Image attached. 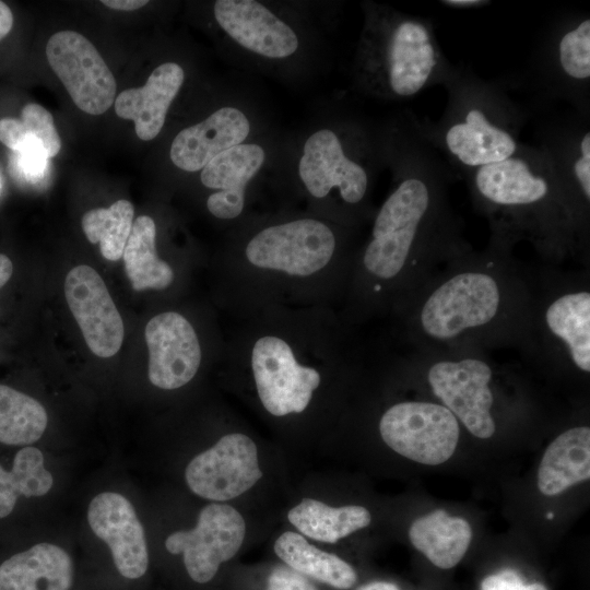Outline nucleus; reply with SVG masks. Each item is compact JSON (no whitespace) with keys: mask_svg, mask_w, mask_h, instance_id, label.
I'll list each match as a JSON object with an SVG mask.
<instances>
[{"mask_svg":"<svg viewBox=\"0 0 590 590\" xmlns=\"http://www.w3.org/2000/svg\"><path fill=\"white\" fill-rule=\"evenodd\" d=\"M439 3L450 9L471 10L491 5L492 2L488 0H442Z\"/></svg>","mask_w":590,"mask_h":590,"instance_id":"e433bc0d","label":"nucleus"},{"mask_svg":"<svg viewBox=\"0 0 590 590\" xmlns=\"http://www.w3.org/2000/svg\"><path fill=\"white\" fill-rule=\"evenodd\" d=\"M260 142L246 141L215 156L200 172V181L210 190L205 209L215 220L232 227L250 215L252 186L267 163Z\"/></svg>","mask_w":590,"mask_h":590,"instance_id":"a211bd4d","label":"nucleus"},{"mask_svg":"<svg viewBox=\"0 0 590 590\" xmlns=\"http://www.w3.org/2000/svg\"><path fill=\"white\" fill-rule=\"evenodd\" d=\"M526 590H547L545 586L539 582L527 585Z\"/></svg>","mask_w":590,"mask_h":590,"instance_id":"79ce46f5","label":"nucleus"},{"mask_svg":"<svg viewBox=\"0 0 590 590\" xmlns=\"http://www.w3.org/2000/svg\"><path fill=\"white\" fill-rule=\"evenodd\" d=\"M531 349L527 359L588 377L590 269L532 268Z\"/></svg>","mask_w":590,"mask_h":590,"instance_id":"1a4fd4ad","label":"nucleus"},{"mask_svg":"<svg viewBox=\"0 0 590 590\" xmlns=\"http://www.w3.org/2000/svg\"><path fill=\"white\" fill-rule=\"evenodd\" d=\"M362 9L364 24L353 64L361 92L400 102L447 82L455 64L442 52L429 19L370 1Z\"/></svg>","mask_w":590,"mask_h":590,"instance_id":"6e6552de","label":"nucleus"},{"mask_svg":"<svg viewBox=\"0 0 590 590\" xmlns=\"http://www.w3.org/2000/svg\"><path fill=\"white\" fill-rule=\"evenodd\" d=\"M358 331L334 308H276L235 322L222 358L264 414L297 420L359 374L370 352Z\"/></svg>","mask_w":590,"mask_h":590,"instance_id":"20e7f679","label":"nucleus"},{"mask_svg":"<svg viewBox=\"0 0 590 590\" xmlns=\"http://www.w3.org/2000/svg\"><path fill=\"white\" fill-rule=\"evenodd\" d=\"M386 131L391 189L358 245L338 310L356 329L387 319L438 268L471 247L449 198L456 175L417 132L412 113L393 117Z\"/></svg>","mask_w":590,"mask_h":590,"instance_id":"f257e3e1","label":"nucleus"},{"mask_svg":"<svg viewBox=\"0 0 590 590\" xmlns=\"http://www.w3.org/2000/svg\"><path fill=\"white\" fill-rule=\"evenodd\" d=\"M64 296L88 349L103 358L117 354L123 321L97 271L86 264L72 268L64 280Z\"/></svg>","mask_w":590,"mask_h":590,"instance_id":"6ab92c4d","label":"nucleus"},{"mask_svg":"<svg viewBox=\"0 0 590 590\" xmlns=\"http://www.w3.org/2000/svg\"><path fill=\"white\" fill-rule=\"evenodd\" d=\"M536 139L571 205L581 245L590 253V118L575 110L548 118L539 125Z\"/></svg>","mask_w":590,"mask_h":590,"instance_id":"f8f14e48","label":"nucleus"},{"mask_svg":"<svg viewBox=\"0 0 590 590\" xmlns=\"http://www.w3.org/2000/svg\"><path fill=\"white\" fill-rule=\"evenodd\" d=\"M87 521L94 534L108 545L121 576L138 579L146 573L145 533L129 499L114 492L96 495L90 503Z\"/></svg>","mask_w":590,"mask_h":590,"instance_id":"aec40b11","label":"nucleus"},{"mask_svg":"<svg viewBox=\"0 0 590 590\" xmlns=\"http://www.w3.org/2000/svg\"><path fill=\"white\" fill-rule=\"evenodd\" d=\"M73 563L61 547L43 542L0 565V590H69Z\"/></svg>","mask_w":590,"mask_h":590,"instance_id":"5701e85b","label":"nucleus"},{"mask_svg":"<svg viewBox=\"0 0 590 590\" xmlns=\"http://www.w3.org/2000/svg\"><path fill=\"white\" fill-rule=\"evenodd\" d=\"M412 545L441 569L455 567L464 556L472 539L467 520L436 509L415 519L409 529Z\"/></svg>","mask_w":590,"mask_h":590,"instance_id":"393cba45","label":"nucleus"},{"mask_svg":"<svg viewBox=\"0 0 590 590\" xmlns=\"http://www.w3.org/2000/svg\"><path fill=\"white\" fill-rule=\"evenodd\" d=\"M526 587L520 575L511 569L489 575L481 583L482 590H526Z\"/></svg>","mask_w":590,"mask_h":590,"instance_id":"c9c22d12","label":"nucleus"},{"mask_svg":"<svg viewBox=\"0 0 590 590\" xmlns=\"http://www.w3.org/2000/svg\"><path fill=\"white\" fill-rule=\"evenodd\" d=\"M261 477L258 446L240 430L223 434L213 446L197 455L185 471L190 491L216 503L243 495Z\"/></svg>","mask_w":590,"mask_h":590,"instance_id":"4468645a","label":"nucleus"},{"mask_svg":"<svg viewBox=\"0 0 590 590\" xmlns=\"http://www.w3.org/2000/svg\"><path fill=\"white\" fill-rule=\"evenodd\" d=\"M213 15L234 46L263 61L284 62L302 49L295 26L262 2L217 0Z\"/></svg>","mask_w":590,"mask_h":590,"instance_id":"f3484780","label":"nucleus"},{"mask_svg":"<svg viewBox=\"0 0 590 590\" xmlns=\"http://www.w3.org/2000/svg\"><path fill=\"white\" fill-rule=\"evenodd\" d=\"M489 236L438 268L391 311L387 342L425 351L531 349L532 268Z\"/></svg>","mask_w":590,"mask_h":590,"instance_id":"7ed1b4c3","label":"nucleus"},{"mask_svg":"<svg viewBox=\"0 0 590 590\" xmlns=\"http://www.w3.org/2000/svg\"><path fill=\"white\" fill-rule=\"evenodd\" d=\"M13 14L11 9L0 1V40L3 39L12 30Z\"/></svg>","mask_w":590,"mask_h":590,"instance_id":"58836bf2","label":"nucleus"},{"mask_svg":"<svg viewBox=\"0 0 590 590\" xmlns=\"http://www.w3.org/2000/svg\"><path fill=\"white\" fill-rule=\"evenodd\" d=\"M47 423L46 410L37 400L0 385V442L33 444L42 437Z\"/></svg>","mask_w":590,"mask_h":590,"instance_id":"c756f323","label":"nucleus"},{"mask_svg":"<svg viewBox=\"0 0 590 590\" xmlns=\"http://www.w3.org/2000/svg\"><path fill=\"white\" fill-rule=\"evenodd\" d=\"M16 154L17 167L26 180H39L45 174L49 160L40 141L30 134L24 145Z\"/></svg>","mask_w":590,"mask_h":590,"instance_id":"473e14b6","label":"nucleus"},{"mask_svg":"<svg viewBox=\"0 0 590 590\" xmlns=\"http://www.w3.org/2000/svg\"><path fill=\"white\" fill-rule=\"evenodd\" d=\"M185 81L182 67L173 61L157 66L145 84L128 88L115 99V111L134 122L135 134L142 141L155 139L162 131L167 111Z\"/></svg>","mask_w":590,"mask_h":590,"instance_id":"4be33fe9","label":"nucleus"},{"mask_svg":"<svg viewBox=\"0 0 590 590\" xmlns=\"http://www.w3.org/2000/svg\"><path fill=\"white\" fill-rule=\"evenodd\" d=\"M382 441L397 453L415 462L437 465L455 452L460 423L438 402L397 401L382 410L377 421Z\"/></svg>","mask_w":590,"mask_h":590,"instance_id":"9b49d317","label":"nucleus"},{"mask_svg":"<svg viewBox=\"0 0 590 590\" xmlns=\"http://www.w3.org/2000/svg\"><path fill=\"white\" fill-rule=\"evenodd\" d=\"M531 68L542 96L565 101L576 113L590 118L589 14L557 16L544 33Z\"/></svg>","mask_w":590,"mask_h":590,"instance_id":"9d476101","label":"nucleus"},{"mask_svg":"<svg viewBox=\"0 0 590 590\" xmlns=\"http://www.w3.org/2000/svg\"><path fill=\"white\" fill-rule=\"evenodd\" d=\"M356 590H400L394 583L387 581H373L358 587Z\"/></svg>","mask_w":590,"mask_h":590,"instance_id":"a19ab883","label":"nucleus"},{"mask_svg":"<svg viewBox=\"0 0 590 590\" xmlns=\"http://www.w3.org/2000/svg\"><path fill=\"white\" fill-rule=\"evenodd\" d=\"M267 590H318L308 577L288 566L274 568L269 578Z\"/></svg>","mask_w":590,"mask_h":590,"instance_id":"72a5a7b5","label":"nucleus"},{"mask_svg":"<svg viewBox=\"0 0 590 590\" xmlns=\"http://www.w3.org/2000/svg\"><path fill=\"white\" fill-rule=\"evenodd\" d=\"M21 121L28 133L43 144L48 158L56 156L61 149V140L56 130L52 115L42 105L26 104L21 111Z\"/></svg>","mask_w":590,"mask_h":590,"instance_id":"2f4dec72","label":"nucleus"},{"mask_svg":"<svg viewBox=\"0 0 590 590\" xmlns=\"http://www.w3.org/2000/svg\"><path fill=\"white\" fill-rule=\"evenodd\" d=\"M47 60L74 104L90 115H102L115 102L114 74L95 48L75 31H60L47 42Z\"/></svg>","mask_w":590,"mask_h":590,"instance_id":"dca6fc26","label":"nucleus"},{"mask_svg":"<svg viewBox=\"0 0 590 590\" xmlns=\"http://www.w3.org/2000/svg\"><path fill=\"white\" fill-rule=\"evenodd\" d=\"M444 86L448 98L440 119H420L414 114L412 118L417 132L455 175L463 177L519 151L530 114L504 87L465 64H455Z\"/></svg>","mask_w":590,"mask_h":590,"instance_id":"0eeeda50","label":"nucleus"},{"mask_svg":"<svg viewBox=\"0 0 590 590\" xmlns=\"http://www.w3.org/2000/svg\"><path fill=\"white\" fill-rule=\"evenodd\" d=\"M52 484L54 479L45 469L42 451L31 446L22 448L16 452L10 471L0 465V519L12 512L19 496H43Z\"/></svg>","mask_w":590,"mask_h":590,"instance_id":"c85d7f7f","label":"nucleus"},{"mask_svg":"<svg viewBox=\"0 0 590 590\" xmlns=\"http://www.w3.org/2000/svg\"><path fill=\"white\" fill-rule=\"evenodd\" d=\"M144 339L149 351V380L166 391L190 384L209 357L210 347H224L206 344L192 319L175 309L153 316L145 324Z\"/></svg>","mask_w":590,"mask_h":590,"instance_id":"ddd939ff","label":"nucleus"},{"mask_svg":"<svg viewBox=\"0 0 590 590\" xmlns=\"http://www.w3.org/2000/svg\"><path fill=\"white\" fill-rule=\"evenodd\" d=\"M12 272L13 264L11 260L5 255L0 253V288L10 280Z\"/></svg>","mask_w":590,"mask_h":590,"instance_id":"ea45409f","label":"nucleus"},{"mask_svg":"<svg viewBox=\"0 0 590 590\" xmlns=\"http://www.w3.org/2000/svg\"><path fill=\"white\" fill-rule=\"evenodd\" d=\"M547 518H548V519H550V518H553V514H548Z\"/></svg>","mask_w":590,"mask_h":590,"instance_id":"37998d69","label":"nucleus"},{"mask_svg":"<svg viewBox=\"0 0 590 590\" xmlns=\"http://www.w3.org/2000/svg\"><path fill=\"white\" fill-rule=\"evenodd\" d=\"M274 552L286 566L335 589L347 590L356 582V571L349 563L319 550L300 533H282L274 543Z\"/></svg>","mask_w":590,"mask_h":590,"instance_id":"cd10ccee","label":"nucleus"},{"mask_svg":"<svg viewBox=\"0 0 590 590\" xmlns=\"http://www.w3.org/2000/svg\"><path fill=\"white\" fill-rule=\"evenodd\" d=\"M245 534L246 522L238 510L227 504L212 503L201 509L192 529L169 534L165 547L172 554H182L185 568L193 581L206 583L223 563L237 554Z\"/></svg>","mask_w":590,"mask_h":590,"instance_id":"2eb2a0df","label":"nucleus"},{"mask_svg":"<svg viewBox=\"0 0 590 590\" xmlns=\"http://www.w3.org/2000/svg\"><path fill=\"white\" fill-rule=\"evenodd\" d=\"M252 129V119L243 107L221 106L177 133L170 144V161L184 172H201L220 153L248 141Z\"/></svg>","mask_w":590,"mask_h":590,"instance_id":"412c9836","label":"nucleus"},{"mask_svg":"<svg viewBox=\"0 0 590 590\" xmlns=\"http://www.w3.org/2000/svg\"><path fill=\"white\" fill-rule=\"evenodd\" d=\"M106 7L120 11H134L149 3L146 0H103Z\"/></svg>","mask_w":590,"mask_h":590,"instance_id":"4c0bfd02","label":"nucleus"},{"mask_svg":"<svg viewBox=\"0 0 590 590\" xmlns=\"http://www.w3.org/2000/svg\"><path fill=\"white\" fill-rule=\"evenodd\" d=\"M384 166L386 125L373 127L358 117H338L314 129L303 141L296 162L295 191L306 202V211L362 228L376 211L371 194Z\"/></svg>","mask_w":590,"mask_h":590,"instance_id":"423d86ee","label":"nucleus"},{"mask_svg":"<svg viewBox=\"0 0 590 590\" xmlns=\"http://www.w3.org/2000/svg\"><path fill=\"white\" fill-rule=\"evenodd\" d=\"M28 137L30 133L21 120L10 117L0 119V142L10 150L19 152Z\"/></svg>","mask_w":590,"mask_h":590,"instance_id":"f704fd0d","label":"nucleus"},{"mask_svg":"<svg viewBox=\"0 0 590 590\" xmlns=\"http://www.w3.org/2000/svg\"><path fill=\"white\" fill-rule=\"evenodd\" d=\"M463 178L474 209L488 223L489 236L514 247L530 243L545 264L560 267L574 259L590 269L571 205L539 145L522 143L509 158Z\"/></svg>","mask_w":590,"mask_h":590,"instance_id":"39448f33","label":"nucleus"},{"mask_svg":"<svg viewBox=\"0 0 590 590\" xmlns=\"http://www.w3.org/2000/svg\"><path fill=\"white\" fill-rule=\"evenodd\" d=\"M361 240V228L306 210L250 214L221 252L220 305L234 322L276 308L339 310Z\"/></svg>","mask_w":590,"mask_h":590,"instance_id":"f03ea898","label":"nucleus"},{"mask_svg":"<svg viewBox=\"0 0 590 590\" xmlns=\"http://www.w3.org/2000/svg\"><path fill=\"white\" fill-rule=\"evenodd\" d=\"M122 258L134 291L163 292L177 280L175 267L157 252L156 224L149 215H140L133 222Z\"/></svg>","mask_w":590,"mask_h":590,"instance_id":"a878e982","label":"nucleus"},{"mask_svg":"<svg viewBox=\"0 0 590 590\" xmlns=\"http://www.w3.org/2000/svg\"><path fill=\"white\" fill-rule=\"evenodd\" d=\"M590 477V428L570 427L546 448L538 472V487L547 496L557 495Z\"/></svg>","mask_w":590,"mask_h":590,"instance_id":"b1692460","label":"nucleus"},{"mask_svg":"<svg viewBox=\"0 0 590 590\" xmlns=\"http://www.w3.org/2000/svg\"><path fill=\"white\" fill-rule=\"evenodd\" d=\"M287 519L302 535L335 543L369 526L371 515L359 505L332 507L314 498H303L288 510Z\"/></svg>","mask_w":590,"mask_h":590,"instance_id":"bb28decb","label":"nucleus"},{"mask_svg":"<svg viewBox=\"0 0 590 590\" xmlns=\"http://www.w3.org/2000/svg\"><path fill=\"white\" fill-rule=\"evenodd\" d=\"M134 208L128 200L120 199L109 208H97L82 216V228L91 244H98L103 257L117 261L133 225Z\"/></svg>","mask_w":590,"mask_h":590,"instance_id":"7c9ffc66","label":"nucleus"}]
</instances>
